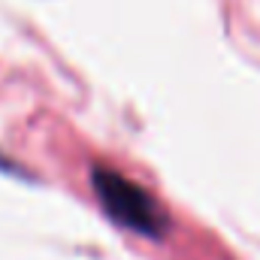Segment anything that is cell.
Segmentation results:
<instances>
[{"mask_svg":"<svg viewBox=\"0 0 260 260\" xmlns=\"http://www.w3.org/2000/svg\"><path fill=\"white\" fill-rule=\"evenodd\" d=\"M91 188L103 212L145 239H164L170 233V215L167 209L148 194L142 185L130 182L127 176L115 173L112 167H94L91 170Z\"/></svg>","mask_w":260,"mask_h":260,"instance_id":"cell-1","label":"cell"}]
</instances>
